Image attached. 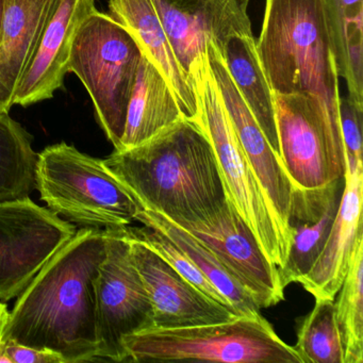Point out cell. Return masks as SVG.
<instances>
[{
	"instance_id": "cell-7",
	"label": "cell",
	"mask_w": 363,
	"mask_h": 363,
	"mask_svg": "<svg viewBox=\"0 0 363 363\" xmlns=\"http://www.w3.org/2000/svg\"><path fill=\"white\" fill-rule=\"evenodd\" d=\"M195 91L199 101L196 123L211 142L227 196L252 229L265 256L281 269L290 250V235L280 224L240 144L212 77L209 62L195 79Z\"/></svg>"
},
{
	"instance_id": "cell-24",
	"label": "cell",
	"mask_w": 363,
	"mask_h": 363,
	"mask_svg": "<svg viewBox=\"0 0 363 363\" xmlns=\"http://www.w3.org/2000/svg\"><path fill=\"white\" fill-rule=\"evenodd\" d=\"M33 138L9 113L0 112V203L21 201L37 189Z\"/></svg>"
},
{
	"instance_id": "cell-13",
	"label": "cell",
	"mask_w": 363,
	"mask_h": 363,
	"mask_svg": "<svg viewBox=\"0 0 363 363\" xmlns=\"http://www.w3.org/2000/svg\"><path fill=\"white\" fill-rule=\"evenodd\" d=\"M124 231L133 262L152 301L154 328L199 326L239 316L186 281L145 244L129 237L126 227Z\"/></svg>"
},
{
	"instance_id": "cell-8",
	"label": "cell",
	"mask_w": 363,
	"mask_h": 363,
	"mask_svg": "<svg viewBox=\"0 0 363 363\" xmlns=\"http://www.w3.org/2000/svg\"><path fill=\"white\" fill-rule=\"evenodd\" d=\"M105 231V260L95 280L97 358L123 362L128 361L125 337L154 328V309L133 262L124 227Z\"/></svg>"
},
{
	"instance_id": "cell-10",
	"label": "cell",
	"mask_w": 363,
	"mask_h": 363,
	"mask_svg": "<svg viewBox=\"0 0 363 363\" xmlns=\"http://www.w3.org/2000/svg\"><path fill=\"white\" fill-rule=\"evenodd\" d=\"M76 233L71 223L29 197L0 203V301L20 296Z\"/></svg>"
},
{
	"instance_id": "cell-18",
	"label": "cell",
	"mask_w": 363,
	"mask_h": 363,
	"mask_svg": "<svg viewBox=\"0 0 363 363\" xmlns=\"http://www.w3.org/2000/svg\"><path fill=\"white\" fill-rule=\"evenodd\" d=\"M109 16L135 37L142 52L162 72L184 118L196 122V91L178 65L152 0H109Z\"/></svg>"
},
{
	"instance_id": "cell-12",
	"label": "cell",
	"mask_w": 363,
	"mask_h": 363,
	"mask_svg": "<svg viewBox=\"0 0 363 363\" xmlns=\"http://www.w3.org/2000/svg\"><path fill=\"white\" fill-rule=\"evenodd\" d=\"M209 248L260 309L284 299L278 267L227 196L216 211L192 222L174 223Z\"/></svg>"
},
{
	"instance_id": "cell-4",
	"label": "cell",
	"mask_w": 363,
	"mask_h": 363,
	"mask_svg": "<svg viewBox=\"0 0 363 363\" xmlns=\"http://www.w3.org/2000/svg\"><path fill=\"white\" fill-rule=\"evenodd\" d=\"M35 184L57 216L86 228H120L143 208L103 160L61 142L38 154Z\"/></svg>"
},
{
	"instance_id": "cell-22",
	"label": "cell",
	"mask_w": 363,
	"mask_h": 363,
	"mask_svg": "<svg viewBox=\"0 0 363 363\" xmlns=\"http://www.w3.org/2000/svg\"><path fill=\"white\" fill-rule=\"evenodd\" d=\"M323 10L337 75L363 108V0H323Z\"/></svg>"
},
{
	"instance_id": "cell-23",
	"label": "cell",
	"mask_w": 363,
	"mask_h": 363,
	"mask_svg": "<svg viewBox=\"0 0 363 363\" xmlns=\"http://www.w3.org/2000/svg\"><path fill=\"white\" fill-rule=\"evenodd\" d=\"M137 222L144 226L157 229L169 237L213 284L214 288L231 303L239 315L255 316L260 314V308L235 279V276L209 248L206 247L188 231L180 228L161 214L145 209H142L138 213Z\"/></svg>"
},
{
	"instance_id": "cell-26",
	"label": "cell",
	"mask_w": 363,
	"mask_h": 363,
	"mask_svg": "<svg viewBox=\"0 0 363 363\" xmlns=\"http://www.w3.org/2000/svg\"><path fill=\"white\" fill-rule=\"evenodd\" d=\"M295 350L303 363H344L333 299H315L297 330Z\"/></svg>"
},
{
	"instance_id": "cell-20",
	"label": "cell",
	"mask_w": 363,
	"mask_h": 363,
	"mask_svg": "<svg viewBox=\"0 0 363 363\" xmlns=\"http://www.w3.org/2000/svg\"><path fill=\"white\" fill-rule=\"evenodd\" d=\"M182 118H186L173 89L143 52L127 107L124 133L116 150L141 145Z\"/></svg>"
},
{
	"instance_id": "cell-15",
	"label": "cell",
	"mask_w": 363,
	"mask_h": 363,
	"mask_svg": "<svg viewBox=\"0 0 363 363\" xmlns=\"http://www.w3.org/2000/svg\"><path fill=\"white\" fill-rule=\"evenodd\" d=\"M207 57L212 77L240 144L271 201L280 224L291 238L288 218L294 186L282 165L279 155L272 148L269 140L244 103L222 57L211 42L208 44Z\"/></svg>"
},
{
	"instance_id": "cell-3",
	"label": "cell",
	"mask_w": 363,
	"mask_h": 363,
	"mask_svg": "<svg viewBox=\"0 0 363 363\" xmlns=\"http://www.w3.org/2000/svg\"><path fill=\"white\" fill-rule=\"evenodd\" d=\"M256 48L274 94L307 97L341 131L340 77L323 0H265Z\"/></svg>"
},
{
	"instance_id": "cell-28",
	"label": "cell",
	"mask_w": 363,
	"mask_h": 363,
	"mask_svg": "<svg viewBox=\"0 0 363 363\" xmlns=\"http://www.w3.org/2000/svg\"><path fill=\"white\" fill-rule=\"evenodd\" d=\"M362 114L363 108L350 97H340V126L346 160L350 162H362Z\"/></svg>"
},
{
	"instance_id": "cell-19",
	"label": "cell",
	"mask_w": 363,
	"mask_h": 363,
	"mask_svg": "<svg viewBox=\"0 0 363 363\" xmlns=\"http://www.w3.org/2000/svg\"><path fill=\"white\" fill-rule=\"evenodd\" d=\"M52 0H6L0 35V112L9 113Z\"/></svg>"
},
{
	"instance_id": "cell-14",
	"label": "cell",
	"mask_w": 363,
	"mask_h": 363,
	"mask_svg": "<svg viewBox=\"0 0 363 363\" xmlns=\"http://www.w3.org/2000/svg\"><path fill=\"white\" fill-rule=\"evenodd\" d=\"M96 0H52L45 24L21 77L14 105L28 107L52 99L69 73L78 29L96 10Z\"/></svg>"
},
{
	"instance_id": "cell-6",
	"label": "cell",
	"mask_w": 363,
	"mask_h": 363,
	"mask_svg": "<svg viewBox=\"0 0 363 363\" xmlns=\"http://www.w3.org/2000/svg\"><path fill=\"white\" fill-rule=\"evenodd\" d=\"M142 52L133 35L109 14L95 10L76 33L69 61L88 91L97 121L114 150L124 133L127 107Z\"/></svg>"
},
{
	"instance_id": "cell-11",
	"label": "cell",
	"mask_w": 363,
	"mask_h": 363,
	"mask_svg": "<svg viewBox=\"0 0 363 363\" xmlns=\"http://www.w3.org/2000/svg\"><path fill=\"white\" fill-rule=\"evenodd\" d=\"M184 75L195 79L208 63L211 42L218 52L235 33H252L248 0H152Z\"/></svg>"
},
{
	"instance_id": "cell-5",
	"label": "cell",
	"mask_w": 363,
	"mask_h": 363,
	"mask_svg": "<svg viewBox=\"0 0 363 363\" xmlns=\"http://www.w3.org/2000/svg\"><path fill=\"white\" fill-rule=\"evenodd\" d=\"M128 360L303 363L261 314L182 328H150L124 339Z\"/></svg>"
},
{
	"instance_id": "cell-17",
	"label": "cell",
	"mask_w": 363,
	"mask_h": 363,
	"mask_svg": "<svg viewBox=\"0 0 363 363\" xmlns=\"http://www.w3.org/2000/svg\"><path fill=\"white\" fill-rule=\"evenodd\" d=\"M344 184L343 177L320 188L294 186L288 218L291 246L278 269L282 288L298 282L318 260L337 218Z\"/></svg>"
},
{
	"instance_id": "cell-31",
	"label": "cell",
	"mask_w": 363,
	"mask_h": 363,
	"mask_svg": "<svg viewBox=\"0 0 363 363\" xmlns=\"http://www.w3.org/2000/svg\"><path fill=\"white\" fill-rule=\"evenodd\" d=\"M6 0H0V35L3 29L4 14H5Z\"/></svg>"
},
{
	"instance_id": "cell-21",
	"label": "cell",
	"mask_w": 363,
	"mask_h": 363,
	"mask_svg": "<svg viewBox=\"0 0 363 363\" xmlns=\"http://www.w3.org/2000/svg\"><path fill=\"white\" fill-rule=\"evenodd\" d=\"M218 54L244 103L272 148L279 155L274 93L261 65L252 33L230 35Z\"/></svg>"
},
{
	"instance_id": "cell-25",
	"label": "cell",
	"mask_w": 363,
	"mask_h": 363,
	"mask_svg": "<svg viewBox=\"0 0 363 363\" xmlns=\"http://www.w3.org/2000/svg\"><path fill=\"white\" fill-rule=\"evenodd\" d=\"M363 238L357 242L335 303L344 363L363 362Z\"/></svg>"
},
{
	"instance_id": "cell-29",
	"label": "cell",
	"mask_w": 363,
	"mask_h": 363,
	"mask_svg": "<svg viewBox=\"0 0 363 363\" xmlns=\"http://www.w3.org/2000/svg\"><path fill=\"white\" fill-rule=\"evenodd\" d=\"M0 350L8 363H65L56 352L23 345L12 340H3Z\"/></svg>"
},
{
	"instance_id": "cell-30",
	"label": "cell",
	"mask_w": 363,
	"mask_h": 363,
	"mask_svg": "<svg viewBox=\"0 0 363 363\" xmlns=\"http://www.w3.org/2000/svg\"><path fill=\"white\" fill-rule=\"evenodd\" d=\"M9 316L10 311L8 310L7 305L4 301H0V343L3 342L4 333H5V329L7 327Z\"/></svg>"
},
{
	"instance_id": "cell-16",
	"label": "cell",
	"mask_w": 363,
	"mask_h": 363,
	"mask_svg": "<svg viewBox=\"0 0 363 363\" xmlns=\"http://www.w3.org/2000/svg\"><path fill=\"white\" fill-rule=\"evenodd\" d=\"M345 184L337 218L324 248L298 284L315 299H335L350 267L357 242L363 238L362 162L346 160Z\"/></svg>"
},
{
	"instance_id": "cell-2",
	"label": "cell",
	"mask_w": 363,
	"mask_h": 363,
	"mask_svg": "<svg viewBox=\"0 0 363 363\" xmlns=\"http://www.w3.org/2000/svg\"><path fill=\"white\" fill-rule=\"evenodd\" d=\"M103 161L143 209L173 223L203 218L227 199L211 142L188 118Z\"/></svg>"
},
{
	"instance_id": "cell-1",
	"label": "cell",
	"mask_w": 363,
	"mask_h": 363,
	"mask_svg": "<svg viewBox=\"0 0 363 363\" xmlns=\"http://www.w3.org/2000/svg\"><path fill=\"white\" fill-rule=\"evenodd\" d=\"M106 239L105 229L78 230L18 296L3 340L56 352L65 363L96 360L95 280Z\"/></svg>"
},
{
	"instance_id": "cell-27",
	"label": "cell",
	"mask_w": 363,
	"mask_h": 363,
	"mask_svg": "<svg viewBox=\"0 0 363 363\" xmlns=\"http://www.w3.org/2000/svg\"><path fill=\"white\" fill-rule=\"evenodd\" d=\"M126 231L129 237L138 240L141 243L145 244L150 250H154L182 277H184L193 286H196L203 294L207 295L216 303L226 306L227 308L233 310L237 315H239L231 303L214 288L213 284L195 267L190 258L164 233L147 226L140 227V228L126 226Z\"/></svg>"
},
{
	"instance_id": "cell-9",
	"label": "cell",
	"mask_w": 363,
	"mask_h": 363,
	"mask_svg": "<svg viewBox=\"0 0 363 363\" xmlns=\"http://www.w3.org/2000/svg\"><path fill=\"white\" fill-rule=\"evenodd\" d=\"M279 157L293 186L315 189L345 176L341 131L305 96L274 94Z\"/></svg>"
}]
</instances>
